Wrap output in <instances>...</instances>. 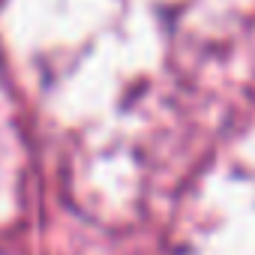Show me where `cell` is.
Segmentation results:
<instances>
[]
</instances>
